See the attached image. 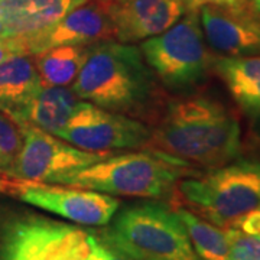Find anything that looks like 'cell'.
Returning <instances> with one entry per match:
<instances>
[{"label":"cell","instance_id":"30bf717a","mask_svg":"<svg viewBox=\"0 0 260 260\" xmlns=\"http://www.w3.org/2000/svg\"><path fill=\"white\" fill-rule=\"evenodd\" d=\"M9 191L26 204L83 225H107L119 208L113 195L77 186L13 179Z\"/></svg>","mask_w":260,"mask_h":260},{"label":"cell","instance_id":"9c48e42d","mask_svg":"<svg viewBox=\"0 0 260 260\" xmlns=\"http://www.w3.org/2000/svg\"><path fill=\"white\" fill-rule=\"evenodd\" d=\"M23 142L5 177L16 181L51 182L65 172L95 164L110 155L93 153L70 145L61 138L30 124H18Z\"/></svg>","mask_w":260,"mask_h":260},{"label":"cell","instance_id":"7402d4cb","mask_svg":"<svg viewBox=\"0 0 260 260\" xmlns=\"http://www.w3.org/2000/svg\"><path fill=\"white\" fill-rule=\"evenodd\" d=\"M83 260H132L114 250L112 246H107L91 233H87V249Z\"/></svg>","mask_w":260,"mask_h":260},{"label":"cell","instance_id":"7a4b0ae2","mask_svg":"<svg viewBox=\"0 0 260 260\" xmlns=\"http://www.w3.org/2000/svg\"><path fill=\"white\" fill-rule=\"evenodd\" d=\"M155 80L140 48L123 42L91 44L73 90L106 110L133 113L150 100Z\"/></svg>","mask_w":260,"mask_h":260},{"label":"cell","instance_id":"4fadbf2b","mask_svg":"<svg viewBox=\"0 0 260 260\" xmlns=\"http://www.w3.org/2000/svg\"><path fill=\"white\" fill-rule=\"evenodd\" d=\"M200 12L205 41L221 56L260 55V19L253 12L203 6Z\"/></svg>","mask_w":260,"mask_h":260},{"label":"cell","instance_id":"2e32d148","mask_svg":"<svg viewBox=\"0 0 260 260\" xmlns=\"http://www.w3.org/2000/svg\"><path fill=\"white\" fill-rule=\"evenodd\" d=\"M41 85L37 64L29 55L5 61L0 64V112L16 121Z\"/></svg>","mask_w":260,"mask_h":260},{"label":"cell","instance_id":"83f0119b","mask_svg":"<svg viewBox=\"0 0 260 260\" xmlns=\"http://www.w3.org/2000/svg\"><path fill=\"white\" fill-rule=\"evenodd\" d=\"M10 189V181L6 178L0 177V192H6Z\"/></svg>","mask_w":260,"mask_h":260},{"label":"cell","instance_id":"6da1fadb","mask_svg":"<svg viewBox=\"0 0 260 260\" xmlns=\"http://www.w3.org/2000/svg\"><path fill=\"white\" fill-rule=\"evenodd\" d=\"M149 142L188 167L214 169L242 153L239 120L221 103L204 95L171 103Z\"/></svg>","mask_w":260,"mask_h":260},{"label":"cell","instance_id":"ffe728a7","mask_svg":"<svg viewBox=\"0 0 260 260\" xmlns=\"http://www.w3.org/2000/svg\"><path fill=\"white\" fill-rule=\"evenodd\" d=\"M23 135L16 121L5 113H0V174L12 167L22 148Z\"/></svg>","mask_w":260,"mask_h":260},{"label":"cell","instance_id":"cb8c5ba5","mask_svg":"<svg viewBox=\"0 0 260 260\" xmlns=\"http://www.w3.org/2000/svg\"><path fill=\"white\" fill-rule=\"evenodd\" d=\"M232 227L240 230L244 234H249V236L260 239V207L250 211V213L244 214L240 218H237L233 223Z\"/></svg>","mask_w":260,"mask_h":260},{"label":"cell","instance_id":"52a82bcc","mask_svg":"<svg viewBox=\"0 0 260 260\" xmlns=\"http://www.w3.org/2000/svg\"><path fill=\"white\" fill-rule=\"evenodd\" d=\"M87 233L42 217H23L5 230L0 260H83Z\"/></svg>","mask_w":260,"mask_h":260},{"label":"cell","instance_id":"d6986e66","mask_svg":"<svg viewBox=\"0 0 260 260\" xmlns=\"http://www.w3.org/2000/svg\"><path fill=\"white\" fill-rule=\"evenodd\" d=\"M175 213L185 225L188 237L200 260H227L230 251V233L215 224L195 215L194 213L178 208Z\"/></svg>","mask_w":260,"mask_h":260},{"label":"cell","instance_id":"ba28073f","mask_svg":"<svg viewBox=\"0 0 260 260\" xmlns=\"http://www.w3.org/2000/svg\"><path fill=\"white\" fill-rule=\"evenodd\" d=\"M56 136L87 152L112 155L117 150L136 149L149 143L150 130L123 113L106 110L83 100Z\"/></svg>","mask_w":260,"mask_h":260},{"label":"cell","instance_id":"8fae6325","mask_svg":"<svg viewBox=\"0 0 260 260\" xmlns=\"http://www.w3.org/2000/svg\"><path fill=\"white\" fill-rule=\"evenodd\" d=\"M114 38L110 2L88 0L75 8L52 26L28 38V55H38L47 49L70 45H91Z\"/></svg>","mask_w":260,"mask_h":260},{"label":"cell","instance_id":"5b68a950","mask_svg":"<svg viewBox=\"0 0 260 260\" xmlns=\"http://www.w3.org/2000/svg\"><path fill=\"white\" fill-rule=\"evenodd\" d=\"M179 191L188 205L207 221L229 229L260 207V162L242 160L186 178Z\"/></svg>","mask_w":260,"mask_h":260},{"label":"cell","instance_id":"9a60e30c","mask_svg":"<svg viewBox=\"0 0 260 260\" xmlns=\"http://www.w3.org/2000/svg\"><path fill=\"white\" fill-rule=\"evenodd\" d=\"M81 102L83 100L73 88L42 84L16 123L30 124L56 136V133L73 117Z\"/></svg>","mask_w":260,"mask_h":260},{"label":"cell","instance_id":"d4e9b609","mask_svg":"<svg viewBox=\"0 0 260 260\" xmlns=\"http://www.w3.org/2000/svg\"><path fill=\"white\" fill-rule=\"evenodd\" d=\"M18 55H28L25 42L19 38H5L0 39V64Z\"/></svg>","mask_w":260,"mask_h":260},{"label":"cell","instance_id":"f1b7e54d","mask_svg":"<svg viewBox=\"0 0 260 260\" xmlns=\"http://www.w3.org/2000/svg\"><path fill=\"white\" fill-rule=\"evenodd\" d=\"M5 38H12L10 32L8 30V28L5 26V23L0 20V39H5Z\"/></svg>","mask_w":260,"mask_h":260},{"label":"cell","instance_id":"44dd1931","mask_svg":"<svg viewBox=\"0 0 260 260\" xmlns=\"http://www.w3.org/2000/svg\"><path fill=\"white\" fill-rule=\"evenodd\" d=\"M230 251L227 260H260V239L229 227Z\"/></svg>","mask_w":260,"mask_h":260},{"label":"cell","instance_id":"5bb4252c","mask_svg":"<svg viewBox=\"0 0 260 260\" xmlns=\"http://www.w3.org/2000/svg\"><path fill=\"white\" fill-rule=\"evenodd\" d=\"M88 0H0V20L10 35L26 41Z\"/></svg>","mask_w":260,"mask_h":260},{"label":"cell","instance_id":"7c38bea8","mask_svg":"<svg viewBox=\"0 0 260 260\" xmlns=\"http://www.w3.org/2000/svg\"><path fill=\"white\" fill-rule=\"evenodd\" d=\"M114 39L146 41L174 26L188 12L184 0H109Z\"/></svg>","mask_w":260,"mask_h":260},{"label":"cell","instance_id":"603a6c76","mask_svg":"<svg viewBox=\"0 0 260 260\" xmlns=\"http://www.w3.org/2000/svg\"><path fill=\"white\" fill-rule=\"evenodd\" d=\"M188 10H200L203 6H217L234 12H251L249 0H184Z\"/></svg>","mask_w":260,"mask_h":260},{"label":"cell","instance_id":"ac0fdd59","mask_svg":"<svg viewBox=\"0 0 260 260\" xmlns=\"http://www.w3.org/2000/svg\"><path fill=\"white\" fill-rule=\"evenodd\" d=\"M88 48L90 45L55 47L35 55L41 83L55 87H68L74 83L85 61Z\"/></svg>","mask_w":260,"mask_h":260},{"label":"cell","instance_id":"277c9868","mask_svg":"<svg viewBox=\"0 0 260 260\" xmlns=\"http://www.w3.org/2000/svg\"><path fill=\"white\" fill-rule=\"evenodd\" d=\"M106 240L132 260H200L175 211L145 204L121 211Z\"/></svg>","mask_w":260,"mask_h":260},{"label":"cell","instance_id":"4316f807","mask_svg":"<svg viewBox=\"0 0 260 260\" xmlns=\"http://www.w3.org/2000/svg\"><path fill=\"white\" fill-rule=\"evenodd\" d=\"M250 10L260 19V0H249Z\"/></svg>","mask_w":260,"mask_h":260},{"label":"cell","instance_id":"3957f363","mask_svg":"<svg viewBox=\"0 0 260 260\" xmlns=\"http://www.w3.org/2000/svg\"><path fill=\"white\" fill-rule=\"evenodd\" d=\"M188 165L158 149L107 156L88 167L65 172L48 184L77 186L109 195L158 198L189 174Z\"/></svg>","mask_w":260,"mask_h":260},{"label":"cell","instance_id":"8992f818","mask_svg":"<svg viewBox=\"0 0 260 260\" xmlns=\"http://www.w3.org/2000/svg\"><path fill=\"white\" fill-rule=\"evenodd\" d=\"M140 51L159 80L175 90L201 81L210 64L198 10H188L174 26L143 41Z\"/></svg>","mask_w":260,"mask_h":260},{"label":"cell","instance_id":"e0dca14e","mask_svg":"<svg viewBox=\"0 0 260 260\" xmlns=\"http://www.w3.org/2000/svg\"><path fill=\"white\" fill-rule=\"evenodd\" d=\"M214 67L243 112L257 117L260 114V55L220 56Z\"/></svg>","mask_w":260,"mask_h":260},{"label":"cell","instance_id":"484cf974","mask_svg":"<svg viewBox=\"0 0 260 260\" xmlns=\"http://www.w3.org/2000/svg\"><path fill=\"white\" fill-rule=\"evenodd\" d=\"M253 135H254L256 143L260 146V114L256 117V123L253 126Z\"/></svg>","mask_w":260,"mask_h":260}]
</instances>
